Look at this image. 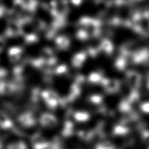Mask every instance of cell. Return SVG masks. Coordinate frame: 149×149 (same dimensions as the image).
I'll return each instance as SVG.
<instances>
[{
    "instance_id": "obj_1",
    "label": "cell",
    "mask_w": 149,
    "mask_h": 149,
    "mask_svg": "<svg viewBox=\"0 0 149 149\" xmlns=\"http://www.w3.org/2000/svg\"><path fill=\"white\" fill-rule=\"evenodd\" d=\"M20 31V24H18L16 21H11L9 23L8 29L6 30V34L8 36L16 37Z\"/></svg>"
},
{
    "instance_id": "obj_2",
    "label": "cell",
    "mask_w": 149,
    "mask_h": 149,
    "mask_svg": "<svg viewBox=\"0 0 149 149\" xmlns=\"http://www.w3.org/2000/svg\"><path fill=\"white\" fill-rule=\"evenodd\" d=\"M8 54L10 60L12 62H15L19 59L21 54V50L19 48L13 47L9 49Z\"/></svg>"
},
{
    "instance_id": "obj_3",
    "label": "cell",
    "mask_w": 149,
    "mask_h": 149,
    "mask_svg": "<svg viewBox=\"0 0 149 149\" xmlns=\"http://www.w3.org/2000/svg\"><path fill=\"white\" fill-rule=\"evenodd\" d=\"M6 76H7V73L6 70L0 68V83L2 82L3 80L5 79Z\"/></svg>"
},
{
    "instance_id": "obj_4",
    "label": "cell",
    "mask_w": 149,
    "mask_h": 149,
    "mask_svg": "<svg viewBox=\"0 0 149 149\" xmlns=\"http://www.w3.org/2000/svg\"><path fill=\"white\" fill-rule=\"evenodd\" d=\"M4 45H5L4 40H3L1 37H0V51H1L2 49V48H3Z\"/></svg>"
}]
</instances>
